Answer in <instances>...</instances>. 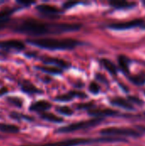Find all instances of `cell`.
<instances>
[{"label":"cell","mask_w":145,"mask_h":146,"mask_svg":"<svg viewBox=\"0 0 145 146\" xmlns=\"http://www.w3.org/2000/svg\"><path fill=\"white\" fill-rule=\"evenodd\" d=\"M109 102L112 105L124 109V110H126L132 111L135 110L134 106L128 100H126V98H123L121 97H115V98H111L109 100Z\"/></svg>","instance_id":"7"},{"label":"cell","mask_w":145,"mask_h":146,"mask_svg":"<svg viewBox=\"0 0 145 146\" xmlns=\"http://www.w3.org/2000/svg\"><path fill=\"white\" fill-rule=\"evenodd\" d=\"M75 97H79V98H87V95L84 92H70L67 94H64V95H61V96H58L56 99L58 100V101H62V102H66V101H69V100H72L73 98Z\"/></svg>","instance_id":"14"},{"label":"cell","mask_w":145,"mask_h":146,"mask_svg":"<svg viewBox=\"0 0 145 146\" xmlns=\"http://www.w3.org/2000/svg\"><path fill=\"white\" fill-rule=\"evenodd\" d=\"M41 117L46 121H51V122H56V123H59V122H62L63 121V119L59 117V116H56V115L54 114H51V113H47V112H44L41 114Z\"/></svg>","instance_id":"19"},{"label":"cell","mask_w":145,"mask_h":146,"mask_svg":"<svg viewBox=\"0 0 145 146\" xmlns=\"http://www.w3.org/2000/svg\"><path fill=\"white\" fill-rule=\"evenodd\" d=\"M51 107L50 103L45 101V100H40V101H37L35 103H33L31 107L30 110L32 111H37V112H43L47 110H49Z\"/></svg>","instance_id":"12"},{"label":"cell","mask_w":145,"mask_h":146,"mask_svg":"<svg viewBox=\"0 0 145 146\" xmlns=\"http://www.w3.org/2000/svg\"><path fill=\"white\" fill-rule=\"evenodd\" d=\"M89 115L92 116H96L97 118L105 117V116H115L119 115V112L110 109H104V110H91L89 111Z\"/></svg>","instance_id":"10"},{"label":"cell","mask_w":145,"mask_h":146,"mask_svg":"<svg viewBox=\"0 0 145 146\" xmlns=\"http://www.w3.org/2000/svg\"><path fill=\"white\" fill-rule=\"evenodd\" d=\"M144 23V21L143 19L138 18V19H134V20L124 21V22L112 23V24H109L108 27L113 30L122 31V30H129V29H132L138 27H141Z\"/></svg>","instance_id":"6"},{"label":"cell","mask_w":145,"mask_h":146,"mask_svg":"<svg viewBox=\"0 0 145 146\" xmlns=\"http://www.w3.org/2000/svg\"><path fill=\"white\" fill-rule=\"evenodd\" d=\"M100 62H101V64L104 67V68H105L110 74H112L113 76H116V75H117V72H118L117 67H116L115 64L113 63L110 60L106 59V58H103V59L100 60Z\"/></svg>","instance_id":"15"},{"label":"cell","mask_w":145,"mask_h":146,"mask_svg":"<svg viewBox=\"0 0 145 146\" xmlns=\"http://www.w3.org/2000/svg\"><path fill=\"white\" fill-rule=\"evenodd\" d=\"M127 140L121 138H103L99 139H73L56 143L45 144L42 145H25V146H78L82 145H89L95 142H126Z\"/></svg>","instance_id":"3"},{"label":"cell","mask_w":145,"mask_h":146,"mask_svg":"<svg viewBox=\"0 0 145 146\" xmlns=\"http://www.w3.org/2000/svg\"><path fill=\"white\" fill-rule=\"evenodd\" d=\"M132 61L129 57L125 55H120L118 56V63L121 70L124 73L126 76H130V64Z\"/></svg>","instance_id":"9"},{"label":"cell","mask_w":145,"mask_h":146,"mask_svg":"<svg viewBox=\"0 0 145 146\" xmlns=\"http://www.w3.org/2000/svg\"><path fill=\"white\" fill-rule=\"evenodd\" d=\"M10 115H11L12 118H15V119H23V120H26V121H32L33 120L32 117H29L28 115H21V114H19V113H16V112L11 113Z\"/></svg>","instance_id":"27"},{"label":"cell","mask_w":145,"mask_h":146,"mask_svg":"<svg viewBox=\"0 0 145 146\" xmlns=\"http://www.w3.org/2000/svg\"><path fill=\"white\" fill-rule=\"evenodd\" d=\"M50 26L36 20H26L17 27L15 31L30 34V35H43L50 32Z\"/></svg>","instance_id":"2"},{"label":"cell","mask_w":145,"mask_h":146,"mask_svg":"<svg viewBox=\"0 0 145 146\" xmlns=\"http://www.w3.org/2000/svg\"><path fill=\"white\" fill-rule=\"evenodd\" d=\"M89 90H90V92H91V93H93V94H97V93H99V92H100V86H98V84H97V82L92 81V82L90 84V86H89Z\"/></svg>","instance_id":"26"},{"label":"cell","mask_w":145,"mask_h":146,"mask_svg":"<svg viewBox=\"0 0 145 146\" xmlns=\"http://www.w3.org/2000/svg\"><path fill=\"white\" fill-rule=\"evenodd\" d=\"M7 92H8V89L7 88H5V87L0 88V95L1 96L3 95V94H5V93H7Z\"/></svg>","instance_id":"32"},{"label":"cell","mask_w":145,"mask_h":146,"mask_svg":"<svg viewBox=\"0 0 145 146\" xmlns=\"http://www.w3.org/2000/svg\"><path fill=\"white\" fill-rule=\"evenodd\" d=\"M36 68H38V69L45 72V73H49L51 74H58L62 73V69L58 68L56 67L53 68V67H41V66H37Z\"/></svg>","instance_id":"21"},{"label":"cell","mask_w":145,"mask_h":146,"mask_svg":"<svg viewBox=\"0 0 145 146\" xmlns=\"http://www.w3.org/2000/svg\"><path fill=\"white\" fill-rule=\"evenodd\" d=\"M128 79L132 84L136 86H144L145 85V72L142 71L138 74L130 75L128 76Z\"/></svg>","instance_id":"18"},{"label":"cell","mask_w":145,"mask_h":146,"mask_svg":"<svg viewBox=\"0 0 145 146\" xmlns=\"http://www.w3.org/2000/svg\"><path fill=\"white\" fill-rule=\"evenodd\" d=\"M0 131L4 132V133H18L20 131V128L15 126V125H11V124H4L1 123L0 124Z\"/></svg>","instance_id":"20"},{"label":"cell","mask_w":145,"mask_h":146,"mask_svg":"<svg viewBox=\"0 0 145 146\" xmlns=\"http://www.w3.org/2000/svg\"><path fill=\"white\" fill-rule=\"evenodd\" d=\"M1 49H14V50H23L25 48V44L20 40H4L0 41Z\"/></svg>","instance_id":"8"},{"label":"cell","mask_w":145,"mask_h":146,"mask_svg":"<svg viewBox=\"0 0 145 146\" xmlns=\"http://www.w3.org/2000/svg\"><path fill=\"white\" fill-rule=\"evenodd\" d=\"M109 4L117 9H133L136 5L137 3L135 2H127V1H122V0H113L109 2Z\"/></svg>","instance_id":"11"},{"label":"cell","mask_w":145,"mask_h":146,"mask_svg":"<svg viewBox=\"0 0 145 146\" xmlns=\"http://www.w3.org/2000/svg\"><path fill=\"white\" fill-rule=\"evenodd\" d=\"M141 27L142 29H144L145 30V22L143 24V25H142V26H141V27Z\"/></svg>","instance_id":"35"},{"label":"cell","mask_w":145,"mask_h":146,"mask_svg":"<svg viewBox=\"0 0 145 146\" xmlns=\"http://www.w3.org/2000/svg\"><path fill=\"white\" fill-rule=\"evenodd\" d=\"M6 21H7V20H5V21H0V28H3V27L5 26Z\"/></svg>","instance_id":"33"},{"label":"cell","mask_w":145,"mask_h":146,"mask_svg":"<svg viewBox=\"0 0 145 146\" xmlns=\"http://www.w3.org/2000/svg\"><path fill=\"white\" fill-rule=\"evenodd\" d=\"M144 115H145V112H144Z\"/></svg>","instance_id":"37"},{"label":"cell","mask_w":145,"mask_h":146,"mask_svg":"<svg viewBox=\"0 0 145 146\" xmlns=\"http://www.w3.org/2000/svg\"><path fill=\"white\" fill-rule=\"evenodd\" d=\"M137 127H138V129H139L140 131L145 132V127H143V126H138Z\"/></svg>","instance_id":"34"},{"label":"cell","mask_w":145,"mask_h":146,"mask_svg":"<svg viewBox=\"0 0 145 146\" xmlns=\"http://www.w3.org/2000/svg\"><path fill=\"white\" fill-rule=\"evenodd\" d=\"M42 60L45 63H50V64H55L56 65V68H66L69 66V64L62 59H58V58H54V57H48V56H44L42 57Z\"/></svg>","instance_id":"13"},{"label":"cell","mask_w":145,"mask_h":146,"mask_svg":"<svg viewBox=\"0 0 145 146\" xmlns=\"http://www.w3.org/2000/svg\"><path fill=\"white\" fill-rule=\"evenodd\" d=\"M21 90L28 94H36V93H41V91L36 87L34 85H32L30 81H23L21 84Z\"/></svg>","instance_id":"16"},{"label":"cell","mask_w":145,"mask_h":146,"mask_svg":"<svg viewBox=\"0 0 145 146\" xmlns=\"http://www.w3.org/2000/svg\"><path fill=\"white\" fill-rule=\"evenodd\" d=\"M19 3L21 4H25V5H30L32 3H33V2H32V1H19Z\"/></svg>","instance_id":"31"},{"label":"cell","mask_w":145,"mask_h":146,"mask_svg":"<svg viewBox=\"0 0 145 146\" xmlns=\"http://www.w3.org/2000/svg\"><path fill=\"white\" fill-rule=\"evenodd\" d=\"M13 9H4L2 11H0V21H5L7 20V18L12 14Z\"/></svg>","instance_id":"24"},{"label":"cell","mask_w":145,"mask_h":146,"mask_svg":"<svg viewBox=\"0 0 145 146\" xmlns=\"http://www.w3.org/2000/svg\"><path fill=\"white\" fill-rule=\"evenodd\" d=\"M100 133L104 136H123L131 138H140L141 133L128 127H109L103 129Z\"/></svg>","instance_id":"4"},{"label":"cell","mask_w":145,"mask_h":146,"mask_svg":"<svg viewBox=\"0 0 145 146\" xmlns=\"http://www.w3.org/2000/svg\"><path fill=\"white\" fill-rule=\"evenodd\" d=\"M37 9L45 15H56L59 13V9L56 7L49 4H39L37 6Z\"/></svg>","instance_id":"17"},{"label":"cell","mask_w":145,"mask_h":146,"mask_svg":"<svg viewBox=\"0 0 145 146\" xmlns=\"http://www.w3.org/2000/svg\"><path fill=\"white\" fill-rule=\"evenodd\" d=\"M57 111L59 113H61L62 115H71L73 114V110L70 109L68 106H60V107H57Z\"/></svg>","instance_id":"22"},{"label":"cell","mask_w":145,"mask_h":146,"mask_svg":"<svg viewBox=\"0 0 145 146\" xmlns=\"http://www.w3.org/2000/svg\"><path fill=\"white\" fill-rule=\"evenodd\" d=\"M96 78H97L98 80H100V81H102V82H103V83H105V84H109L108 80H107L106 77H105L104 75H103L102 74H96Z\"/></svg>","instance_id":"29"},{"label":"cell","mask_w":145,"mask_h":146,"mask_svg":"<svg viewBox=\"0 0 145 146\" xmlns=\"http://www.w3.org/2000/svg\"><path fill=\"white\" fill-rule=\"evenodd\" d=\"M128 101L132 104H138L139 106H143L144 104V102L140 99L137 96H128Z\"/></svg>","instance_id":"25"},{"label":"cell","mask_w":145,"mask_h":146,"mask_svg":"<svg viewBox=\"0 0 145 146\" xmlns=\"http://www.w3.org/2000/svg\"><path fill=\"white\" fill-rule=\"evenodd\" d=\"M93 106H94V104L91 102V103H88V104H79V105H77V108H78V110H90Z\"/></svg>","instance_id":"28"},{"label":"cell","mask_w":145,"mask_h":146,"mask_svg":"<svg viewBox=\"0 0 145 146\" xmlns=\"http://www.w3.org/2000/svg\"><path fill=\"white\" fill-rule=\"evenodd\" d=\"M77 3H77V2H75V1L67 2V3H64L63 8H64V9H69V8H72L73 5H75V4H77Z\"/></svg>","instance_id":"30"},{"label":"cell","mask_w":145,"mask_h":146,"mask_svg":"<svg viewBox=\"0 0 145 146\" xmlns=\"http://www.w3.org/2000/svg\"><path fill=\"white\" fill-rule=\"evenodd\" d=\"M144 94H145V91H144Z\"/></svg>","instance_id":"38"},{"label":"cell","mask_w":145,"mask_h":146,"mask_svg":"<svg viewBox=\"0 0 145 146\" xmlns=\"http://www.w3.org/2000/svg\"><path fill=\"white\" fill-rule=\"evenodd\" d=\"M30 44L49 50H69L74 48L79 43L78 40L65 38V39H55V38H36L27 40Z\"/></svg>","instance_id":"1"},{"label":"cell","mask_w":145,"mask_h":146,"mask_svg":"<svg viewBox=\"0 0 145 146\" xmlns=\"http://www.w3.org/2000/svg\"><path fill=\"white\" fill-rule=\"evenodd\" d=\"M103 119L102 118H96V119H92V120H89V121H81L79 123H74V124H71L69 126H66L63 127L59 128L56 133H73L80 129H86V128H90V127H93L97 125H99L100 122H102Z\"/></svg>","instance_id":"5"},{"label":"cell","mask_w":145,"mask_h":146,"mask_svg":"<svg viewBox=\"0 0 145 146\" xmlns=\"http://www.w3.org/2000/svg\"><path fill=\"white\" fill-rule=\"evenodd\" d=\"M6 100L8 101V103L11 104H13V105H15L16 107L21 108L22 106V101L20 98H15V97H8Z\"/></svg>","instance_id":"23"},{"label":"cell","mask_w":145,"mask_h":146,"mask_svg":"<svg viewBox=\"0 0 145 146\" xmlns=\"http://www.w3.org/2000/svg\"><path fill=\"white\" fill-rule=\"evenodd\" d=\"M142 3H143V4H144V5H145V0H144V1L142 2Z\"/></svg>","instance_id":"36"}]
</instances>
